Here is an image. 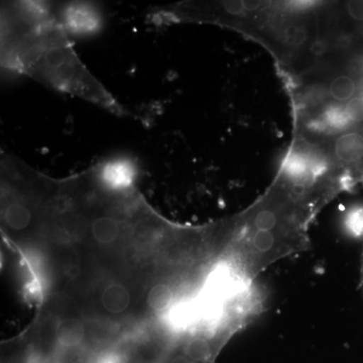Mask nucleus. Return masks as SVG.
Instances as JSON below:
<instances>
[{"mask_svg":"<svg viewBox=\"0 0 363 363\" xmlns=\"http://www.w3.org/2000/svg\"><path fill=\"white\" fill-rule=\"evenodd\" d=\"M1 61L6 69L123 116V106L88 71L56 13L35 2L1 9Z\"/></svg>","mask_w":363,"mask_h":363,"instance_id":"nucleus-1","label":"nucleus"},{"mask_svg":"<svg viewBox=\"0 0 363 363\" xmlns=\"http://www.w3.org/2000/svg\"><path fill=\"white\" fill-rule=\"evenodd\" d=\"M57 18L64 28L75 33L92 32L100 25L96 11L87 4H68Z\"/></svg>","mask_w":363,"mask_h":363,"instance_id":"nucleus-2","label":"nucleus"},{"mask_svg":"<svg viewBox=\"0 0 363 363\" xmlns=\"http://www.w3.org/2000/svg\"><path fill=\"white\" fill-rule=\"evenodd\" d=\"M98 169L102 181L112 190H128L133 185L135 168L131 162L125 160L108 162L98 166Z\"/></svg>","mask_w":363,"mask_h":363,"instance_id":"nucleus-3","label":"nucleus"},{"mask_svg":"<svg viewBox=\"0 0 363 363\" xmlns=\"http://www.w3.org/2000/svg\"><path fill=\"white\" fill-rule=\"evenodd\" d=\"M334 152L339 161L354 164L363 159V135L357 133L339 136L334 143Z\"/></svg>","mask_w":363,"mask_h":363,"instance_id":"nucleus-4","label":"nucleus"},{"mask_svg":"<svg viewBox=\"0 0 363 363\" xmlns=\"http://www.w3.org/2000/svg\"><path fill=\"white\" fill-rule=\"evenodd\" d=\"M93 238L102 245H111L121 233V221L113 215H100L91 223Z\"/></svg>","mask_w":363,"mask_h":363,"instance_id":"nucleus-5","label":"nucleus"},{"mask_svg":"<svg viewBox=\"0 0 363 363\" xmlns=\"http://www.w3.org/2000/svg\"><path fill=\"white\" fill-rule=\"evenodd\" d=\"M101 304L107 312L119 314L128 309L130 304V294L121 284H111L101 294Z\"/></svg>","mask_w":363,"mask_h":363,"instance_id":"nucleus-6","label":"nucleus"},{"mask_svg":"<svg viewBox=\"0 0 363 363\" xmlns=\"http://www.w3.org/2000/svg\"><path fill=\"white\" fill-rule=\"evenodd\" d=\"M209 332L193 336L186 344L184 354L187 355L193 362L206 363L213 355L214 348L210 340L209 336L211 335Z\"/></svg>","mask_w":363,"mask_h":363,"instance_id":"nucleus-7","label":"nucleus"},{"mask_svg":"<svg viewBox=\"0 0 363 363\" xmlns=\"http://www.w3.org/2000/svg\"><path fill=\"white\" fill-rule=\"evenodd\" d=\"M84 330V327L79 320L65 319L57 327V338L64 345H76L82 340Z\"/></svg>","mask_w":363,"mask_h":363,"instance_id":"nucleus-8","label":"nucleus"},{"mask_svg":"<svg viewBox=\"0 0 363 363\" xmlns=\"http://www.w3.org/2000/svg\"><path fill=\"white\" fill-rule=\"evenodd\" d=\"M174 302V294L169 286L159 284L150 289L147 295V304L150 309L162 312L171 307Z\"/></svg>","mask_w":363,"mask_h":363,"instance_id":"nucleus-9","label":"nucleus"},{"mask_svg":"<svg viewBox=\"0 0 363 363\" xmlns=\"http://www.w3.org/2000/svg\"><path fill=\"white\" fill-rule=\"evenodd\" d=\"M357 92V84L354 80L348 76H339L334 79L329 88L332 97L338 101H347L352 99Z\"/></svg>","mask_w":363,"mask_h":363,"instance_id":"nucleus-10","label":"nucleus"},{"mask_svg":"<svg viewBox=\"0 0 363 363\" xmlns=\"http://www.w3.org/2000/svg\"><path fill=\"white\" fill-rule=\"evenodd\" d=\"M308 32L305 28L301 26H291L285 32V40L290 45H304L308 40Z\"/></svg>","mask_w":363,"mask_h":363,"instance_id":"nucleus-11","label":"nucleus"},{"mask_svg":"<svg viewBox=\"0 0 363 363\" xmlns=\"http://www.w3.org/2000/svg\"><path fill=\"white\" fill-rule=\"evenodd\" d=\"M345 113L348 118L355 123L363 121V98L354 97L347 102L345 106Z\"/></svg>","mask_w":363,"mask_h":363,"instance_id":"nucleus-12","label":"nucleus"},{"mask_svg":"<svg viewBox=\"0 0 363 363\" xmlns=\"http://www.w3.org/2000/svg\"><path fill=\"white\" fill-rule=\"evenodd\" d=\"M222 9H224L226 13L231 14V16H240L243 11H245L243 1L241 0H233V1H223L222 2Z\"/></svg>","mask_w":363,"mask_h":363,"instance_id":"nucleus-13","label":"nucleus"},{"mask_svg":"<svg viewBox=\"0 0 363 363\" xmlns=\"http://www.w3.org/2000/svg\"><path fill=\"white\" fill-rule=\"evenodd\" d=\"M348 13L353 20L363 21V1L362 0H355L350 1L347 4Z\"/></svg>","mask_w":363,"mask_h":363,"instance_id":"nucleus-14","label":"nucleus"},{"mask_svg":"<svg viewBox=\"0 0 363 363\" xmlns=\"http://www.w3.org/2000/svg\"><path fill=\"white\" fill-rule=\"evenodd\" d=\"M243 6H245V11H255L262 7V2L255 1V0H247V1H243Z\"/></svg>","mask_w":363,"mask_h":363,"instance_id":"nucleus-15","label":"nucleus"},{"mask_svg":"<svg viewBox=\"0 0 363 363\" xmlns=\"http://www.w3.org/2000/svg\"><path fill=\"white\" fill-rule=\"evenodd\" d=\"M169 363H194L186 354L177 355Z\"/></svg>","mask_w":363,"mask_h":363,"instance_id":"nucleus-16","label":"nucleus"},{"mask_svg":"<svg viewBox=\"0 0 363 363\" xmlns=\"http://www.w3.org/2000/svg\"><path fill=\"white\" fill-rule=\"evenodd\" d=\"M362 285L363 288V253H362Z\"/></svg>","mask_w":363,"mask_h":363,"instance_id":"nucleus-17","label":"nucleus"}]
</instances>
